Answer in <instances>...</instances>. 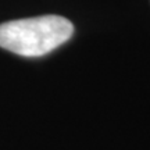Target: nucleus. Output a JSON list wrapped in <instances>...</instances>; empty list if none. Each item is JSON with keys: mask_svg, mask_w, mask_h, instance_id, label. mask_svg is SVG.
Segmentation results:
<instances>
[{"mask_svg": "<svg viewBox=\"0 0 150 150\" xmlns=\"http://www.w3.org/2000/svg\"><path fill=\"white\" fill-rule=\"evenodd\" d=\"M74 33L70 20L42 16L0 24V47L24 57H40L65 43Z\"/></svg>", "mask_w": 150, "mask_h": 150, "instance_id": "f257e3e1", "label": "nucleus"}]
</instances>
